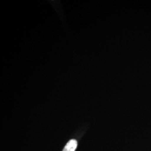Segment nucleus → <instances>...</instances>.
Here are the masks:
<instances>
[{"label": "nucleus", "mask_w": 151, "mask_h": 151, "mask_svg": "<svg viewBox=\"0 0 151 151\" xmlns=\"http://www.w3.org/2000/svg\"><path fill=\"white\" fill-rule=\"evenodd\" d=\"M77 147V140L75 139H71L67 143L62 151H75Z\"/></svg>", "instance_id": "nucleus-1"}]
</instances>
